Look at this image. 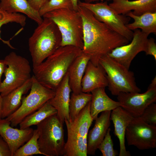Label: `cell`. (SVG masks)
I'll return each mask as SVG.
<instances>
[{"mask_svg":"<svg viewBox=\"0 0 156 156\" xmlns=\"http://www.w3.org/2000/svg\"><path fill=\"white\" fill-rule=\"evenodd\" d=\"M83 25V53L97 66L100 59L115 48L129 42L126 38L98 20L86 8L78 5Z\"/></svg>","mask_w":156,"mask_h":156,"instance_id":"cell-1","label":"cell"},{"mask_svg":"<svg viewBox=\"0 0 156 156\" xmlns=\"http://www.w3.org/2000/svg\"><path fill=\"white\" fill-rule=\"evenodd\" d=\"M75 47L60 46L40 64L33 67L35 79L44 87L55 90L75 59L82 53Z\"/></svg>","mask_w":156,"mask_h":156,"instance_id":"cell-2","label":"cell"},{"mask_svg":"<svg viewBox=\"0 0 156 156\" xmlns=\"http://www.w3.org/2000/svg\"><path fill=\"white\" fill-rule=\"evenodd\" d=\"M42 22L35 29L28 40L33 67L38 65L61 46V36L55 24L43 17Z\"/></svg>","mask_w":156,"mask_h":156,"instance_id":"cell-3","label":"cell"},{"mask_svg":"<svg viewBox=\"0 0 156 156\" xmlns=\"http://www.w3.org/2000/svg\"><path fill=\"white\" fill-rule=\"evenodd\" d=\"M42 17L51 19L57 26L61 36V46L70 45L82 49L83 22L77 11L62 8L47 13Z\"/></svg>","mask_w":156,"mask_h":156,"instance_id":"cell-4","label":"cell"},{"mask_svg":"<svg viewBox=\"0 0 156 156\" xmlns=\"http://www.w3.org/2000/svg\"><path fill=\"white\" fill-rule=\"evenodd\" d=\"M90 101L73 120L64 121L67 140L65 145L64 156L87 155L88 134L94 120L90 114Z\"/></svg>","mask_w":156,"mask_h":156,"instance_id":"cell-5","label":"cell"},{"mask_svg":"<svg viewBox=\"0 0 156 156\" xmlns=\"http://www.w3.org/2000/svg\"><path fill=\"white\" fill-rule=\"evenodd\" d=\"M63 124L56 114L36 125L39 149L44 155L63 156L65 144Z\"/></svg>","mask_w":156,"mask_h":156,"instance_id":"cell-6","label":"cell"},{"mask_svg":"<svg viewBox=\"0 0 156 156\" xmlns=\"http://www.w3.org/2000/svg\"><path fill=\"white\" fill-rule=\"evenodd\" d=\"M99 64L105 70L108 81V89L113 95L121 92H140L134 73L114 59L106 54L99 59Z\"/></svg>","mask_w":156,"mask_h":156,"instance_id":"cell-7","label":"cell"},{"mask_svg":"<svg viewBox=\"0 0 156 156\" xmlns=\"http://www.w3.org/2000/svg\"><path fill=\"white\" fill-rule=\"evenodd\" d=\"M32 85L29 94L23 98L19 107L5 118L16 127L26 116L38 110L54 96V90L47 88L40 83L34 75L31 77Z\"/></svg>","mask_w":156,"mask_h":156,"instance_id":"cell-8","label":"cell"},{"mask_svg":"<svg viewBox=\"0 0 156 156\" xmlns=\"http://www.w3.org/2000/svg\"><path fill=\"white\" fill-rule=\"evenodd\" d=\"M4 60L7 65L4 79L0 85V93L3 96L23 85L31 79V68L28 60L12 52Z\"/></svg>","mask_w":156,"mask_h":156,"instance_id":"cell-9","label":"cell"},{"mask_svg":"<svg viewBox=\"0 0 156 156\" xmlns=\"http://www.w3.org/2000/svg\"><path fill=\"white\" fill-rule=\"evenodd\" d=\"M78 5L90 10L98 20L129 41L131 40L133 32L126 26L130 18L125 15L117 13L110 7L107 1L88 3L79 0Z\"/></svg>","mask_w":156,"mask_h":156,"instance_id":"cell-10","label":"cell"},{"mask_svg":"<svg viewBox=\"0 0 156 156\" xmlns=\"http://www.w3.org/2000/svg\"><path fill=\"white\" fill-rule=\"evenodd\" d=\"M125 138L128 146L140 150L156 148V126L145 122L140 117H134L127 126Z\"/></svg>","mask_w":156,"mask_h":156,"instance_id":"cell-11","label":"cell"},{"mask_svg":"<svg viewBox=\"0 0 156 156\" xmlns=\"http://www.w3.org/2000/svg\"><path fill=\"white\" fill-rule=\"evenodd\" d=\"M134 31L130 43L118 47L107 54L128 69L136 56L142 51L145 52L149 35L139 29Z\"/></svg>","mask_w":156,"mask_h":156,"instance_id":"cell-12","label":"cell"},{"mask_svg":"<svg viewBox=\"0 0 156 156\" xmlns=\"http://www.w3.org/2000/svg\"><path fill=\"white\" fill-rule=\"evenodd\" d=\"M117 99L121 107L133 117H138L148 105L156 102V88L147 89L142 93L121 92Z\"/></svg>","mask_w":156,"mask_h":156,"instance_id":"cell-13","label":"cell"},{"mask_svg":"<svg viewBox=\"0 0 156 156\" xmlns=\"http://www.w3.org/2000/svg\"><path fill=\"white\" fill-rule=\"evenodd\" d=\"M34 130L30 127L24 129L14 128L5 118L0 119V135L8 144L12 156L31 138Z\"/></svg>","mask_w":156,"mask_h":156,"instance_id":"cell-14","label":"cell"},{"mask_svg":"<svg viewBox=\"0 0 156 156\" xmlns=\"http://www.w3.org/2000/svg\"><path fill=\"white\" fill-rule=\"evenodd\" d=\"M55 91L54 96L49 102L56 109L57 116L64 123L65 120H70L69 105L72 90L69 84L67 72Z\"/></svg>","mask_w":156,"mask_h":156,"instance_id":"cell-15","label":"cell"},{"mask_svg":"<svg viewBox=\"0 0 156 156\" xmlns=\"http://www.w3.org/2000/svg\"><path fill=\"white\" fill-rule=\"evenodd\" d=\"M111 111L103 112L95 120L93 128L88 132L87 136V153L94 155L99 145L104 139L110 125Z\"/></svg>","mask_w":156,"mask_h":156,"instance_id":"cell-16","label":"cell"},{"mask_svg":"<svg viewBox=\"0 0 156 156\" xmlns=\"http://www.w3.org/2000/svg\"><path fill=\"white\" fill-rule=\"evenodd\" d=\"M109 4L117 14L125 15L132 11L135 15L147 12H156V0H111Z\"/></svg>","mask_w":156,"mask_h":156,"instance_id":"cell-17","label":"cell"},{"mask_svg":"<svg viewBox=\"0 0 156 156\" xmlns=\"http://www.w3.org/2000/svg\"><path fill=\"white\" fill-rule=\"evenodd\" d=\"M134 118L120 106L111 111L110 120L114 124L115 135L119 142V156H131L129 152L127 151L126 148L125 133L127 126Z\"/></svg>","mask_w":156,"mask_h":156,"instance_id":"cell-18","label":"cell"},{"mask_svg":"<svg viewBox=\"0 0 156 156\" xmlns=\"http://www.w3.org/2000/svg\"><path fill=\"white\" fill-rule=\"evenodd\" d=\"M105 72L99 64L95 66L90 61L86 68L81 82L82 92L90 93L94 90L108 86Z\"/></svg>","mask_w":156,"mask_h":156,"instance_id":"cell-19","label":"cell"},{"mask_svg":"<svg viewBox=\"0 0 156 156\" xmlns=\"http://www.w3.org/2000/svg\"><path fill=\"white\" fill-rule=\"evenodd\" d=\"M105 88H96L91 91L90 114L94 120L99 113L107 111H111L120 106L119 102L110 98L106 94Z\"/></svg>","mask_w":156,"mask_h":156,"instance_id":"cell-20","label":"cell"},{"mask_svg":"<svg viewBox=\"0 0 156 156\" xmlns=\"http://www.w3.org/2000/svg\"><path fill=\"white\" fill-rule=\"evenodd\" d=\"M90 60L89 56L82 52L73 61L68 70L69 84L72 91L74 94L82 92L81 80Z\"/></svg>","mask_w":156,"mask_h":156,"instance_id":"cell-21","label":"cell"},{"mask_svg":"<svg viewBox=\"0 0 156 156\" xmlns=\"http://www.w3.org/2000/svg\"><path fill=\"white\" fill-rule=\"evenodd\" d=\"M32 83L31 77L21 86L2 96V118L8 117L19 107L21 103L23 95L30 89Z\"/></svg>","mask_w":156,"mask_h":156,"instance_id":"cell-22","label":"cell"},{"mask_svg":"<svg viewBox=\"0 0 156 156\" xmlns=\"http://www.w3.org/2000/svg\"><path fill=\"white\" fill-rule=\"evenodd\" d=\"M0 8L9 13H23L38 25L43 20L39 12L34 9L27 0H0Z\"/></svg>","mask_w":156,"mask_h":156,"instance_id":"cell-23","label":"cell"},{"mask_svg":"<svg viewBox=\"0 0 156 156\" xmlns=\"http://www.w3.org/2000/svg\"><path fill=\"white\" fill-rule=\"evenodd\" d=\"M132 18L134 21L126 25L127 27L131 31L139 29L143 33L149 35L156 33V12H147L141 15L133 14L130 11L126 15Z\"/></svg>","mask_w":156,"mask_h":156,"instance_id":"cell-24","label":"cell"},{"mask_svg":"<svg viewBox=\"0 0 156 156\" xmlns=\"http://www.w3.org/2000/svg\"><path fill=\"white\" fill-rule=\"evenodd\" d=\"M57 113L56 109L49 101L38 110L24 118L19 124L20 129H24L36 125L47 117Z\"/></svg>","mask_w":156,"mask_h":156,"instance_id":"cell-25","label":"cell"},{"mask_svg":"<svg viewBox=\"0 0 156 156\" xmlns=\"http://www.w3.org/2000/svg\"><path fill=\"white\" fill-rule=\"evenodd\" d=\"M92 94L82 92L78 94L72 93L69 105L70 119L73 120L91 99Z\"/></svg>","mask_w":156,"mask_h":156,"instance_id":"cell-26","label":"cell"},{"mask_svg":"<svg viewBox=\"0 0 156 156\" xmlns=\"http://www.w3.org/2000/svg\"><path fill=\"white\" fill-rule=\"evenodd\" d=\"M38 138L37 129L34 130L31 138L17 150L13 156H31L38 154L44 155L39 149L38 143Z\"/></svg>","mask_w":156,"mask_h":156,"instance_id":"cell-27","label":"cell"},{"mask_svg":"<svg viewBox=\"0 0 156 156\" xmlns=\"http://www.w3.org/2000/svg\"><path fill=\"white\" fill-rule=\"evenodd\" d=\"M26 18L25 16L19 13H9L0 8V40L7 44L11 49H14L10 44L9 41L2 39L0 37V29L4 25L10 23H16L22 27L24 26L26 23Z\"/></svg>","mask_w":156,"mask_h":156,"instance_id":"cell-28","label":"cell"},{"mask_svg":"<svg viewBox=\"0 0 156 156\" xmlns=\"http://www.w3.org/2000/svg\"><path fill=\"white\" fill-rule=\"evenodd\" d=\"M64 8L73 9L71 0H49L40 9L39 12L42 17L49 12Z\"/></svg>","mask_w":156,"mask_h":156,"instance_id":"cell-29","label":"cell"},{"mask_svg":"<svg viewBox=\"0 0 156 156\" xmlns=\"http://www.w3.org/2000/svg\"><path fill=\"white\" fill-rule=\"evenodd\" d=\"M110 131L109 128L104 139L97 148L103 156H116L118 155L117 151L114 148L113 142L110 134Z\"/></svg>","mask_w":156,"mask_h":156,"instance_id":"cell-30","label":"cell"},{"mask_svg":"<svg viewBox=\"0 0 156 156\" xmlns=\"http://www.w3.org/2000/svg\"><path fill=\"white\" fill-rule=\"evenodd\" d=\"M139 117L146 123L156 126V104L155 103L148 105Z\"/></svg>","mask_w":156,"mask_h":156,"instance_id":"cell-31","label":"cell"},{"mask_svg":"<svg viewBox=\"0 0 156 156\" xmlns=\"http://www.w3.org/2000/svg\"><path fill=\"white\" fill-rule=\"evenodd\" d=\"M145 52L146 55L153 56L156 60V44L155 40L153 38H148Z\"/></svg>","mask_w":156,"mask_h":156,"instance_id":"cell-32","label":"cell"},{"mask_svg":"<svg viewBox=\"0 0 156 156\" xmlns=\"http://www.w3.org/2000/svg\"><path fill=\"white\" fill-rule=\"evenodd\" d=\"M0 156H12L9 147L0 135Z\"/></svg>","mask_w":156,"mask_h":156,"instance_id":"cell-33","label":"cell"},{"mask_svg":"<svg viewBox=\"0 0 156 156\" xmlns=\"http://www.w3.org/2000/svg\"><path fill=\"white\" fill-rule=\"evenodd\" d=\"M30 5L39 12L40 9L49 0H27Z\"/></svg>","mask_w":156,"mask_h":156,"instance_id":"cell-34","label":"cell"},{"mask_svg":"<svg viewBox=\"0 0 156 156\" xmlns=\"http://www.w3.org/2000/svg\"><path fill=\"white\" fill-rule=\"evenodd\" d=\"M7 65L4 60L0 59V85L2 82L1 77L4 73Z\"/></svg>","mask_w":156,"mask_h":156,"instance_id":"cell-35","label":"cell"},{"mask_svg":"<svg viewBox=\"0 0 156 156\" xmlns=\"http://www.w3.org/2000/svg\"><path fill=\"white\" fill-rule=\"evenodd\" d=\"M156 88V76L152 80L151 83L148 86L147 89Z\"/></svg>","mask_w":156,"mask_h":156,"instance_id":"cell-36","label":"cell"},{"mask_svg":"<svg viewBox=\"0 0 156 156\" xmlns=\"http://www.w3.org/2000/svg\"><path fill=\"white\" fill-rule=\"evenodd\" d=\"M73 5V9L76 11H77L78 2L79 0H71Z\"/></svg>","mask_w":156,"mask_h":156,"instance_id":"cell-37","label":"cell"},{"mask_svg":"<svg viewBox=\"0 0 156 156\" xmlns=\"http://www.w3.org/2000/svg\"><path fill=\"white\" fill-rule=\"evenodd\" d=\"M3 106V97L0 93V119L2 118Z\"/></svg>","mask_w":156,"mask_h":156,"instance_id":"cell-38","label":"cell"},{"mask_svg":"<svg viewBox=\"0 0 156 156\" xmlns=\"http://www.w3.org/2000/svg\"><path fill=\"white\" fill-rule=\"evenodd\" d=\"M83 2L88 3H93L94 2L98 1L99 0L103 1V0H83Z\"/></svg>","mask_w":156,"mask_h":156,"instance_id":"cell-39","label":"cell"}]
</instances>
